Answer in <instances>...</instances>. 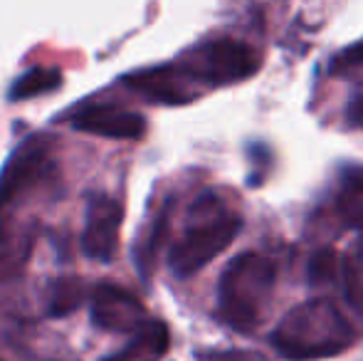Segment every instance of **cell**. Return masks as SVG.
<instances>
[{
	"mask_svg": "<svg viewBox=\"0 0 363 361\" xmlns=\"http://www.w3.org/2000/svg\"><path fill=\"white\" fill-rule=\"evenodd\" d=\"M356 342V329L334 297L299 302L269 332L272 349L287 361H319L344 354Z\"/></svg>",
	"mask_w": 363,
	"mask_h": 361,
	"instance_id": "1",
	"label": "cell"
},
{
	"mask_svg": "<svg viewBox=\"0 0 363 361\" xmlns=\"http://www.w3.org/2000/svg\"><path fill=\"white\" fill-rule=\"evenodd\" d=\"M277 287V262L262 252H240L218 279V317L230 329L250 334L267 317Z\"/></svg>",
	"mask_w": 363,
	"mask_h": 361,
	"instance_id": "2",
	"label": "cell"
},
{
	"mask_svg": "<svg viewBox=\"0 0 363 361\" xmlns=\"http://www.w3.org/2000/svg\"><path fill=\"white\" fill-rule=\"evenodd\" d=\"M242 221L235 211H230L220 196L201 193L198 201L188 211V221L181 238L173 243L168 252V267L176 277H193L223 250L233 245Z\"/></svg>",
	"mask_w": 363,
	"mask_h": 361,
	"instance_id": "3",
	"label": "cell"
},
{
	"mask_svg": "<svg viewBox=\"0 0 363 361\" xmlns=\"http://www.w3.org/2000/svg\"><path fill=\"white\" fill-rule=\"evenodd\" d=\"M173 65L198 94L201 89L228 87V84L250 79L259 70V55L247 43L216 38L196 45Z\"/></svg>",
	"mask_w": 363,
	"mask_h": 361,
	"instance_id": "4",
	"label": "cell"
},
{
	"mask_svg": "<svg viewBox=\"0 0 363 361\" xmlns=\"http://www.w3.org/2000/svg\"><path fill=\"white\" fill-rule=\"evenodd\" d=\"M52 169V141L45 134L28 136L0 171V211L38 188Z\"/></svg>",
	"mask_w": 363,
	"mask_h": 361,
	"instance_id": "5",
	"label": "cell"
},
{
	"mask_svg": "<svg viewBox=\"0 0 363 361\" xmlns=\"http://www.w3.org/2000/svg\"><path fill=\"white\" fill-rule=\"evenodd\" d=\"M121 221H124V211L116 198L106 196V193H91L86 198L82 252L96 262H109L119 248Z\"/></svg>",
	"mask_w": 363,
	"mask_h": 361,
	"instance_id": "6",
	"label": "cell"
},
{
	"mask_svg": "<svg viewBox=\"0 0 363 361\" xmlns=\"http://www.w3.org/2000/svg\"><path fill=\"white\" fill-rule=\"evenodd\" d=\"M91 322L104 332L136 334L148 322L146 307L134 292L114 282H101L91 292Z\"/></svg>",
	"mask_w": 363,
	"mask_h": 361,
	"instance_id": "7",
	"label": "cell"
},
{
	"mask_svg": "<svg viewBox=\"0 0 363 361\" xmlns=\"http://www.w3.org/2000/svg\"><path fill=\"white\" fill-rule=\"evenodd\" d=\"M72 126L84 134L121 141L141 139L146 131L144 116L119 104H109V101H91V104L77 109L72 116Z\"/></svg>",
	"mask_w": 363,
	"mask_h": 361,
	"instance_id": "8",
	"label": "cell"
},
{
	"mask_svg": "<svg viewBox=\"0 0 363 361\" xmlns=\"http://www.w3.org/2000/svg\"><path fill=\"white\" fill-rule=\"evenodd\" d=\"M35 245V233L30 226L0 223V284L10 282L28 265Z\"/></svg>",
	"mask_w": 363,
	"mask_h": 361,
	"instance_id": "9",
	"label": "cell"
},
{
	"mask_svg": "<svg viewBox=\"0 0 363 361\" xmlns=\"http://www.w3.org/2000/svg\"><path fill=\"white\" fill-rule=\"evenodd\" d=\"M168 344H171V334L166 324L158 319H148L121 352L111 354L104 361H158L168 352Z\"/></svg>",
	"mask_w": 363,
	"mask_h": 361,
	"instance_id": "10",
	"label": "cell"
},
{
	"mask_svg": "<svg viewBox=\"0 0 363 361\" xmlns=\"http://www.w3.org/2000/svg\"><path fill=\"white\" fill-rule=\"evenodd\" d=\"M336 216L346 228L363 231V169L354 166L346 169L339 179V188L334 196Z\"/></svg>",
	"mask_w": 363,
	"mask_h": 361,
	"instance_id": "11",
	"label": "cell"
},
{
	"mask_svg": "<svg viewBox=\"0 0 363 361\" xmlns=\"http://www.w3.org/2000/svg\"><path fill=\"white\" fill-rule=\"evenodd\" d=\"M86 297V284L79 277H60L52 282L48 294V314L50 317H67L82 307Z\"/></svg>",
	"mask_w": 363,
	"mask_h": 361,
	"instance_id": "12",
	"label": "cell"
},
{
	"mask_svg": "<svg viewBox=\"0 0 363 361\" xmlns=\"http://www.w3.org/2000/svg\"><path fill=\"white\" fill-rule=\"evenodd\" d=\"M62 84V74L52 67H33L18 77V82L10 87V99L13 101H23L30 96H40L45 91H52Z\"/></svg>",
	"mask_w": 363,
	"mask_h": 361,
	"instance_id": "13",
	"label": "cell"
},
{
	"mask_svg": "<svg viewBox=\"0 0 363 361\" xmlns=\"http://www.w3.org/2000/svg\"><path fill=\"white\" fill-rule=\"evenodd\" d=\"M341 265H344V255H339L331 248L314 252L306 265V279L314 287H336L341 277Z\"/></svg>",
	"mask_w": 363,
	"mask_h": 361,
	"instance_id": "14",
	"label": "cell"
},
{
	"mask_svg": "<svg viewBox=\"0 0 363 361\" xmlns=\"http://www.w3.org/2000/svg\"><path fill=\"white\" fill-rule=\"evenodd\" d=\"M329 74L336 79L363 82V40H356L349 48L336 52L329 62Z\"/></svg>",
	"mask_w": 363,
	"mask_h": 361,
	"instance_id": "15",
	"label": "cell"
},
{
	"mask_svg": "<svg viewBox=\"0 0 363 361\" xmlns=\"http://www.w3.org/2000/svg\"><path fill=\"white\" fill-rule=\"evenodd\" d=\"M0 361H3V359H0Z\"/></svg>",
	"mask_w": 363,
	"mask_h": 361,
	"instance_id": "16",
	"label": "cell"
}]
</instances>
